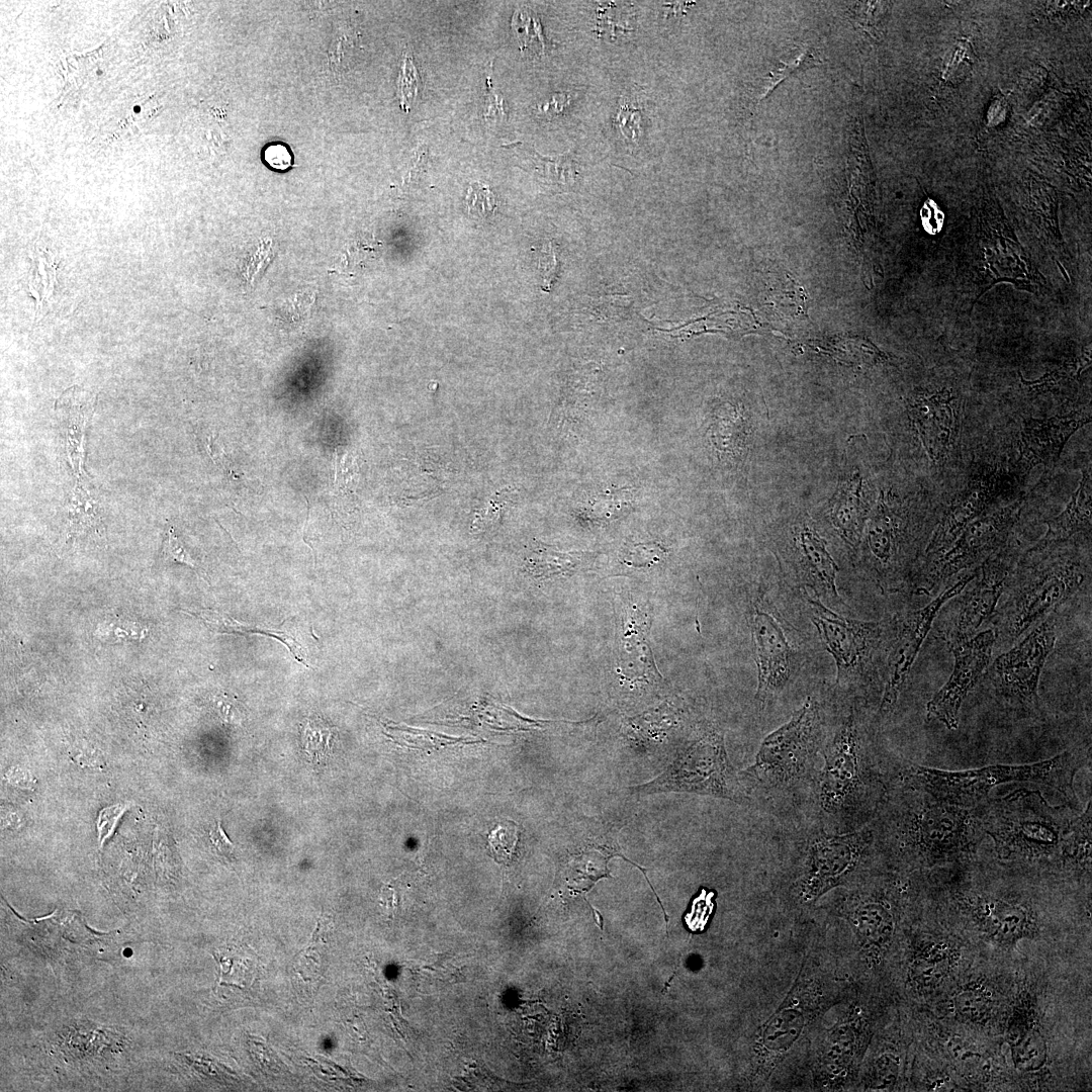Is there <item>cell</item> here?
Wrapping results in <instances>:
<instances>
[{"mask_svg":"<svg viewBox=\"0 0 1092 1092\" xmlns=\"http://www.w3.org/2000/svg\"><path fill=\"white\" fill-rule=\"evenodd\" d=\"M871 1034L870 1011L857 984L822 1016L810 1039L795 1088H854Z\"/></svg>","mask_w":1092,"mask_h":1092,"instance_id":"cell-10","label":"cell"},{"mask_svg":"<svg viewBox=\"0 0 1092 1092\" xmlns=\"http://www.w3.org/2000/svg\"><path fill=\"white\" fill-rule=\"evenodd\" d=\"M529 153L536 169L542 173L543 177L555 183H573L576 174L575 163L569 153L555 157H544L536 151H529Z\"/></svg>","mask_w":1092,"mask_h":1092,"instance_id":"cell-29","label":"cell"},{"mask_svg":"<svg viewBox=\"0 0 1092 1092\" xmlns=\"http://www.w3.org/2000/svg\"><path fill=\"white\" fill-rule=\"evenodd\" d=\"M1017 557L1016 548L1006 545L978 567L969 587L959 595L958 613L947 633L948 646L970 640L992 619Z\"/></svg>","mask_w":1092,"mask_h":1092,"instance_id":"cell-17","label":"cell"},{"mask_svg":"<svg viewBox=\"0 0 1092 1092\" xmlns=\"http://www.w3.org/2000/svg\"><path fill=\"white\" fill-rule=\"evenodd\" d=\"M1016 1064L1022 1069H1034L1040 1065L1044 1058V1044L1040 1037L1032 1034L1026 1037L1017 1048Z\"/></svg>","mask_w":1092,"mask_h":1092,"instance_id":"cell-33","label":"cell"},{"mask_svg":"<svg viewBox=\"0 0 1092 1092\" xmlns=\"http://www.w3.org/2000/svg\"><path fill=\"white\" fill-rule=\"evenodd\" d=\"M945 972L942 959L921 956L913 960L909 967L908 981L915 988H926L938 983Z\"/></svg>","mask_w":1092,"mask_h":1092,"instance_id":"cell-31","label":"cell"},{"mask_svg":"<svg viewBox=\"0 0 1092 1092\" xmlns=\"http://www.w3.org/2000/svg\"><path fill=\"white\" fill-rule=\"evenodd\" d=\"M872 823L883 857L901 870L967 857L985 837L974 808L891 780Z\"/></svg>","mask_w":1092,"mask_h":1092,"instance_id":"cell-3","label":"cell"},{"mask_svg":"<svg viewBox=\"0 0 1092 1092\" xmlns=\"http://www.w3.org/2000/svg\"><path fill=\"white\" fill-rule=\"evenodd\" d=\"M796 582L803 590L810 588L814 598L830 606L841 603L836 589L837 565L826 550L825 541L812 529L803 527L794 535Z\"/></svg>","mask_w":1092,"mask_h":1092,"instance_id":"cell-22","label":"cell"},{"mask_svg":"<svg viewBox=\"0 0 1092 1092\" xmlns=\"http://www.w3.org/2000/svg\"><path fill=\"white\" fill-rule=\"evenodd\" d=\"M7 781L19 788L28 789L33 783L31 774L22 767H13L6 774Z\"/></svg>","mask_w":1092,"mask_h":1092,"instance_id":"cell-42","label":"cell"},{"mask_svg":"<svg viewBox=\"0 0 1092 1092\" xmlns=\"http://www.w3.org/2000/svg\"><path fill=\"white\" fill-rule=\"evenodd\" d=\"M887 790L888 779L872 753L867 727L853 702L827 729L807 820L829 831L857 829L874 819Z\"/></svg>","mask_w":1092,"mask_h":1092,"instance_id":"cell-4","label":"cell"},{"mask_svg":"<svg viewBox=\"0 0 1092 1092\" xmlns=\"http://www.w3.org/2000/svg\"><path fill=\"white\" fill-rule=\"evenodd\" d=\"M962 894L960 902L964 908L988 931L1005 939L1015 938L1023 932L1029 919V908L1019 899L983 892Z\"/></svg>","mask_w":1092,"mask_h":1092,"instance_id":"cell-23","label":"cell"},{"mask_svg":"<svg viewBox=\"0 0 1092 1092\" xmlns=\"http://www.w3.org/2000/svg\"><path fill=\"white\" fill-rule=\"evenodd\" d=\"M209 840L215 851L226 858L234 857L235 846L218 820L209 830Z\"/></svg>","mask_w":1092,"mask_h":1092,"instance_id":"cell-41","label":"cell"},{"mask_svg":"<svg viewBox=\"0 0 1092 1092\" xmlns=\"http://www.w3.org/2000/svg\"><path fill=\"white\" fill-rule=\"evenodd\" d=\"M214 706L220 719L230 725H240L246 718L243 706L235 698L219 695L214 699Z\"/></svg>","mask_w":1092,"mask_h":1092,"instance_id":"cell-37","label":"cell"},{"mask_svg":"<svg viewBox=\"0 0 1092 1092\" xmlns=\"http://www.w3.org/2000/svg\"><path fill=\"white\" fill-rule=\"evenodd\" d=\"M1092 481L1091 473L1083 471L1078 488L1074 491L1065 510L1057 517L1045 521L1048 530L1039 546L1065 543L1078 533H1091Z\"/></svg>","mask_w":1092,"mask_h":1092,"instance_id":"cell-24","label":"cell"},{"mask_svg":"<svg viewBox=\"0 0 1092 1092\" xmlns=\"http://www.w3.org/2000/svg\"><path fill=\"white\" fill-rule=\"evenodd\" d=\"M887 862L872 821L850 831H829L806 820L792 839L779 897L787 910L805 918L828 892Z\"/></svg>","mask_w":1092,"mask_h":1092,"instance_id":"cell-5","label":"cell"},{"mask_svg":"<svg viewBox=\"0 0 1092 1092\" xmlns=\"http://www.w3.org/2000/svg\"><path fill=\"white\" fill-rule=\"evenodd\" d=\"M977 570L978 567L962 575L924 607L896 614L886 622L881 673L883 690L875 717L877 722L883 723L894 714L910 670L938 612L975 578Z\"/></svg>","mask_w":1092,"mask_h":1092,"instance_id":"cell-13","label":"cell"},{"mask_svg":"<svg viewBox=\"0 0 1092 1092\" xmlns=\"http://www.w3.org/2000/svg\"><path fill=\"white\" fill-rule=\"evenodd\" d=\"M998 476L993 473L973 477L943 514L926 547V557L944 552L961 532L979 518L997 494Z\"/></svg>","mask_w":1092,"mask_h":1092,"instance_id":"cell-20","label":"cell"},{"mask_svg":"<svg viewBox=\"0 0 1092 1092\" xmlns=\"http://www.w3.org/2000/svg\"><path fill=\"white\" fill-rule=\"evenodd\" d=\"M1025 497L996 512L980 516L961 532L944 552L928 558L913 574L909 592L932 595L952 575L981 565L1006 546L1008 537L1019 519Z\"/></svg>","mask_w":1092,"mask_h":1092,"instance_id":"cell-14","label":"cell"},{"mask_svg":"<svg viewBox=\"0 0 1092 1092\" xmlns=\"http://www.w3.org/2000/svg\"><path fill=\"white\" fill-rule=\"evenodd\" d=\"M335 730L320 717L306 719L301 730L303 751L315 765L326 764L332 754Z\"/></svg>","mask_w":1092,"mask_h":1092,"instance_id":"cell-27","label":"cell"},{"mask_svg":"<svg viewBox=\"0 0 1092 1092\" xmlns=\"http://www.w3.org/2000/svg\"><path fill=\"white\" fill-rule=\"evenodd\" d=\"M975 54L968 40H959L949 51L943 66L944 79L957 83L966 78L972 70Z\"/></svg>","mask_w":1092,"mask_h":1092,"instance_id":"cell-30","label":"cell"},{"mask_svg":"<svg viewBox=\"0 0 1092 1092\" xmlns=\"http://www.w3.org/2000/svg\"><path fill=\"white\" fill-rule=\"evenodd\" d=\"M981 996L973 992H966L958 996L956 1005L959 1012L967 1017L975 1018L985 1012V1002Z\"/></svg>","mask_w":1092,"mask_h":1092,"instance_id":"cell-40","label":"cell"},{"mask_svg":"<svg viewBox=\"0 0 1092 1092\" xmlns=\"http://www.w3.org/2000/svg\"><path fill=\"white\" fill-rule=\"evenodd\" d=\"M491 857L499 863L510 864L518 856L520 834L515 822L509 820L497 825L488 835Z\"/></svg>","mask_w":1092,"mask_h":1092,"instance_id":"cell-28","label":"cell"},{"mask_svg":"<svg viewBox=\"0 0 1092 1092\" xmlns=\"http://www.w3.org/2000/svg\"><path fill=\"white\" fill-rule=\"evenodd\" d=\"M803 592L811 621L835 661L836 684L848 692H859L879 680L886 623L841 616Z\"/></svg>","mask_w":1092,"mask_h":1092,"instance_id":"cell-12","label":"cell"},{"mask_svg":"<svg viewBox=\"0 0 1092 1092\" xmlns=\"http://www.w3.org/2000/svg\"><path fill=\"white\" fill-rule=\"evenodd\" d=\"M814 932L794 984L754 1033L750 1069L754 1089L795 1086L815 1027L855 984L815 928Z\"/></svg>","mask_w":1092,"mask_h":1092,"instance_id":"cell-1","label":"cell"},{"mask_svg":"<svg viewBox=\"0 0 1092 1092\" xmlns=\"http://www.w3.org/2000/svg\"><path fill=\"white\" fill-rule=\"evenodd\" d=\"M639 794L685 792L747 803L751 796L731 764L724 732L704 723L675 759L654 780L630 788Z\"/></svg>","mask_w":1092,"mask_h":1092,"instance_id":"cell-11","label":"cell"},{"mask_svg":"<svg viewBox=\"0 0 1092 1092\" xmlns=\"http://www.w3.org/2000/svg\"><path fill=\"white\" fill-rule=\"evenodd\" d=\"M3 823L6 828H17L20 824L19 815L12 810L5 812V815L3 814Z\"/></svg>","mask_w":1092,"mask_h":1092,"instance_id":"cell-44","label":"cell"},{"mask_svg":"<svg viewBox=\"0 0 1092 1092\" xmlns=\"http://www.w3.org/2000/svg\"><path fill=\"white\" fill-rule=\"evenodd\" d=\"M584 553H565L551 547L535 548L527 559L528 570L536 577L550 578L575 572L583 564Z\"/></svg>","mask_w":1092,"mask_h":1092,"instance_id":"cell-26","label":"cell"},{"mask_svg":"<svg viewBox=\"0 0 1092 1092\" xmlns=\"http://www.w3.org/2000/svg\"><path fill=\"white\" fill-rule=\"evenodd\" d=\"M129 806L128 803H120L100 810L96 823L100 847H102L104 842L113 834L118 821L126 810H128Z\"/></svg>","mask_w":1092,"mask_h":1092,"instance_id":"cell-34","label":"cell"},{"mask_svg":"<svg viewBox=\"0 0 1092 1092\" xmlns=\"http://www.w3.org/2000/svg\"><path fill=\"white\" fill-rule=\"evenodd\" d=\"M814 66H816V60L813 54L810 52H804L796 60H794L793 63L786 64L785 66L774 70L770 74V81L768 84L769 86L763 98L768 96L769 93L778 86V84L783 82L785 79Z\"/></svg>","mask_w":1092,"mask_h":1092,"instance_id":"cell-35","label":"cell"},{"mask_svg":"<svg viewBox=\"0 0 1092 1092\" xmlns=\"http://www.w3.org/2000/svg\"><path fill=\"white\" fill-rule=\"evenodd\" d=\"M1087 757L1066 750L1051 758L1028 764H993L965 770H944L911 764L903 767L896 782L916 786L945 802L975 808L989 797L990 791L1007 783H1033L1062 794L1072 808L1078 799L1074 781Z\"/></svg>","mask_w":1092,"mask_h":1092,"instance_id":"cell-9","label":"cell"},{"mask_svg":"<svg viewBox=\"0 0 1092 1092\" xmlns=\"http://www.w3.org/2000/svg\"><path fill=\"white\" fill-rule=\"evenodd\" d=\"M567 104V97L564 94L554 95L551 100L545 104L540 105V111L549 114H558Z\"/></svg>","mask_w":1092,"mask_h":1092,"instance_id":"cell-43","label":"cell"},{"mask_svg":"<svg viewBox=\"0 0 1092 1092\" xmlns=\"http://www.w3.org/2000/svg\"><path fill=\"white\" fill-rule=\"evenodd\" d=\"M985 836L997 857L1010 863L1060 862L1071 823L1070 805H1051L1037 790L1020 788L997 798H986L974 808Z\"/></svg>","mask_w":1092,"mask_h":1092,"instance_id":"cell-8","label":"cell"},{"mask_svg":"<svg viewBox=\"0 0 1092 1092\" xmlns=\"http://www.w3.org/2000/svg\"><path fill=\"white\" fill-rule=\"evenodd\" d=\"M162 558L167 562L183 563L194 569L197 568L196 562L183 547L175 534L173 527H170L166 533L162 548Z\"/></svg>","mask_w":1092,"mask_h":1092,"instance_id":"cell-36","label":"cell"},{"mask_svg":"<svg viewBox=\"0 0 1092 1092\" xmlns=\"http://www.w3.org/2000/svg\"><path fill=\"white\" fill-rule=\"evenodd\" d=\"M184 612L200 618L210 630L217 633L262 634L274 637L289 648L290 652L298 662L308 666L306 661V650L293 635L285 630L259 628L256 625L243 624L226 614H221L212 610H200L195 613L184 610Z\"/></svg>","mask_w":1092,"mask_h":1092,"instance_id":"cell-25","label":"cell"},{"mask_svg":"<svg viewBox=\"0 0 1092 1092\" xmlns=\"http://www.w3.org/2000/svg\"><path fill=\"white\" fill-rule=\"evenodd\" d=\"M263 158L269 167L277 171H285L293 164L290 150L279 143L268 145L263 152Z\"/></svg>","mask_w":1092,"mask_h":1092,"instance_id":"cell-39","label":"cell"},{"mask_svg":"<svg viewBox=\"0 0 1092 1092\" xmlns=\"http://www.w3.org/2000/svg\"><path fill=\"white\" fill-rule=\"evenodd\" d=\"M1060 544H1035L1014 566L992 617L996 643L1017 642L1087 582L1090 562Z\"/></svg>","mask_w":1092,"mask_h":1092,"instance_id":"cell-6","label":"cell"},{"mask_svg":"<svg viewBox=\"0 0 1092 1092\" xmlns=\"http://www.w3.org/2000/svg\"><path fill=\"white\" fill-rule=\"evenodd\" d=\"M901 871L885 862L828 892L806 916L852 983L858 969L880 966L892 945L912 889Z\"/></svg>","mask_w":1092,"mask_h":1092,"instance_id":"cell-2","label":"cell"},{"mask_svg":"<svg viewBox=\"0 0 1092 1092\" xmlns=\"http://www.w3.org/2000/svg\"><path fill=\"white\" fill-rule=\"evenodd\" d=\"M1091 422L1090 415L1072 414L1049 419L1029 418L1021 429V460L1029 467L1053 469L1071 436Z\"/></svg>","mask_w":1092,"mask_h":1092,"instance_id":"cell-21","label":"cell"},{"mask_svg":"<svg viewBox=\"0 0 1092 1092\" xmlns=\"http://www.w3.org/2000/svg\"><path fill=\"white\" fill-rule=\"evenodd\" d=\"M662 555V548L656 544H638L629 550L624 562L632 566L642 567L658 562Z\"/></svg>","mask_w":1092,"mask_h":1092,"instance_id":"cell-38","label":"cell"},{"mask_svg":"<svg viewBox=\"0 0 1092 1092\" xmlns=\"http://www.w3.org/2000/svg\"><path fill=\"white\" fill-rule=\"evenodd\" d=\"M1056 640L1057 619L1053 613L989 664L986 672L1001 702L1023 713L1038 711L1039 677Z\"/></svg>","mask_w":1092,"mask_h":1092,"instance_id":"cell-15","label":"cell"},{"mask_svg":"<svg viewBox=\"0 0 1092 1092\" xmlns=\"http://www.w3.org/2000/svg\"><path fill=\"white\" fill-rule=\"evenodd\" d=\"M996 640L995 630L987 629L964 643L949 646L954 658L953 668L947 681L926 704L928 720H936L948 730L958 728L961 707L986 672Z\"/></svg>","mask_w":1092,"mask_h":1092,"instance_id":"cell-18","label":"cell"},{"mask_svg":"<svg viewBox=\"0 0 1092 1092\" xmlns=\"http://www.w3.org/2000/svg\"><path fill=\"white\" fill-rule=\"evenodd\" d=\"M827 723L820 703L808 697L788 722L767 734L754 762L739 771L750 796L808 805L822 760Z\"/></svg>","mask_w":1092,"mask_h":1092,"instance_id":"cell-7","label":"cell"},{"mask_svg":"<svg viewBox=\"0 0 1092 1092\" xmlns=\"http://www.w3.org/2000/svg\"><path fill=\"white\" fill-rule=\"evenodd\" d=\"M465 203L469 213L478 218L490 216L495 209L493 193L486 185L479 182H474L469 186Z\"/></svg>","mask_w":1092,"mask_h":1092,"instance_id":"cell-32","label":"cell"},{"mask_svg":"<svg viewBox=\"0 0 1092 1092\" xmlns=\"http://www.w3.org/2000/svg\"><path fill=\"white\" fill-rule=\"evenodd\" d=\"M750 628L757 669L755 698L763 708L795 676L799 657L787 631V623L763 595L753 602Z\"/></svg>","mask_w":1092,"mask_h":1092,"instance_id":"cell-16","label":"cell"},{"mask_svg":"<svg viewBox=\"0 0 1092 1092\" xmlns=\"http://www.w3.org/2000/svg\"><path fill=\"white\" fill-rule=\"evenodd\" d=\"M909 417L929 458L941 462L956 443L960 403L950 391L918 393L907 403Z\"/></svg>","mask_w":1092,"mask_h":1092,"instance_id":"cell-19","label":"cell"}]
</instances>
